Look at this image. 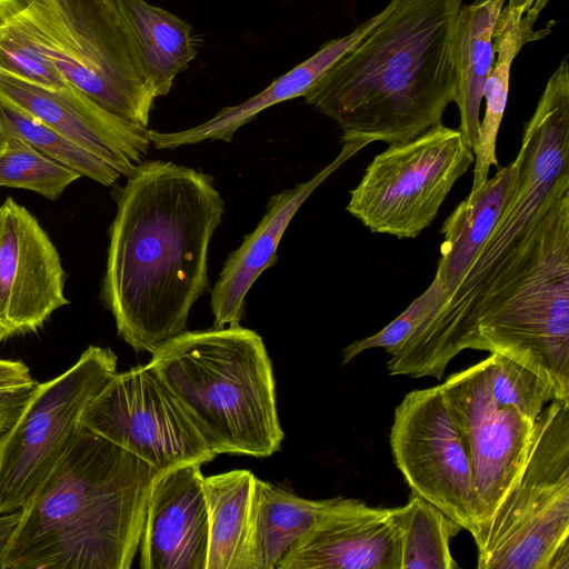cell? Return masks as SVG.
Here are the masks:
<instances>
[{
	"label": "cell",
	"instance_id": "1",
	"mask_svg": "<svg viewBox=\"0 0 569 569\" xmlns=\"http://www.w3.org/2000/svg\"><path fill=\"white\" fill-rule=\"evenodd\" d=\"M117 212L100 298L118 335L153 353L187 328L210 292L209 247L224 202L213 177L164 160H144L116 186Z\"/></svg>",
	"mask_w": 569,
	"mask_h": 569
},
{
	"label": "cell",
	"instance_id": "2",
	"mask_svg": "<svg viewBox=\"0 0 569 569\" xmlns=\"http://www.w3.org/2000/svg\"><path fill=\"white\" fill-rule=\"evenodd\" d=\"M462 0H389L385 17L302 96L341 141L416 138L442 123L457 94L456 20Z\"/></svg>",
	"mask_w": 569,
	"mask_h": 569
},
{
	"label": "cell",
	"instance_id": "3",
	"mask_svg": "<svg viewBox=\"0 0 569 569\" xmlns=\"http://www.w3.org/2000/svg\"><path fill=\"white\" fill-rule=\"evenodd\" d=\"M158 472L80 426L21 508L1 569H129Z\"/></svg>",
	"mask_w": 569,
	"mask_h": 569
},
{
	"label": "cell",
	"instance_id": "4",
	"mask_svg": "<svg viewBox=\"0 0 569 569\" xmlns=\"http://www.w3.org/2000/svg\"><path fill=\"white\" fill-rule=\"evenodd\" d=\"M515 189L457 288L388 361L393 376L441 380L461 350L472 308L550 203L569 189V67L565 56L525 124Z\"/></svg>",
	"mask_w": 569,
	"mask_h": 569
},
{
	"label": "cell",
	"instance_id": "5",
	"mask_svg": "<svg viewBox=\"0 0 569 569\" xmlns=\"http://www.w3.org/2000/svg\"><path fill=\"white\" fill-rule=\"evenodd\" d=\"M461 348L508 357L569 401V189L483 290Z\"/></svg>",
	"mask_w": 569,
	"mask_h": 569
},
{
	"label": "cell",
	"instance_id": "6",
	"mask_svg": "<svg viewBox=\"0 0 569 569\" xmlns=\"http://www.w3.org/2000/svg\"><path fill=\"white\" fill-rule=\"evenodd\" d=\"M150 365L218 456L269 457L284 433L262 338L238 326L179 333Z\"/></svg>",
	"mask_w": 569,
	"mask_h": 569
},
{
	"label": "cell",
	"instance_id": "7",
	"mask_svg": "<svg viewBox=\"0 0 569 569\" xmlns=\"http://www.w3.org/2000/svg\"><path fill=\"white\" fill-rule=\"evenodd\" d=\"M0 19L17 24L68 83L148 128L156 98L139 71L117 0H0Z\"/></svg>",
	"mask_w": 569,
	"mask_h": 569
},
{
	"label": "cell",
	"instance_id": "8",
	"mask_svg": "<svg viewBox=\"0 0 569 569\" xmlns=\"http://www.w3.org/2000/svg\"><path fill=\"white\" fill-rule=\"evenodd\" d=\"M473 540L479 569H549L569 541V401L538 416L519 478Z\"/></svg>",
	"mask_w": 569,
	"mask_h": 569
},
{
	"label": "cell",
	"instance_id": "9",
	"mask_svg": "<svg viewBox=\"0 0 569 569\" xmlns=\"http://www.w3.org/2000/svg\"><path fill=\"white\" fill-rule=\"evenodd\" d=\"M473 162L460 131L441 123L378 153L350 191L346 210L371 232L416 238Z\"/></svg>",
	"mask_w": 569,
	"mask_h": 569
},
{
	"label": "cell",
	"instance_id": "10",
	"mask_svg": "<svg viewBox=\"0 0 569 569\" xmlns=\"http://www.w3.org/2000/svg\"><path fill=\"white\" fill-rule=\"evenodd\" d=\"M110 348L90 346L58 377L39 383L0 441V513L21 509L80 428L89 402L118 372Z\"/></svg>",
	"mask_w": 569,
	"mask_h": 569
},
{
	"label": "cell",
	"instance_id": "11",
	"mask_svg": "<svg viewBox=\"0 0 569 569\" xmlns=\"http://www.w3.org/2000/svg\"><path fill=\"white\" fill-rule=\"evenodd\" d=\"M80 426L160 473L217 456L150 363L117 372L86 407Z\"/></svg>",
	"mask_w": 569,
	"mask_h": 569
},
{
	"label": "cell",
	"instance_id": "12",
	"mask_svg": "<svg viewBox=\"0 0 569 569\" xmlns=\"http://www.w3.org/2000/svg\"><path fill=\"white\" fill-rule=\"evenodd\" d=\"M491 356L440 385L472 470L477 535L492 518L526 463L536 421L491 393Z\"/></svg>",
	"mask_w": 569,
	"mask_h": 569
},
{
	"label": "cell",
	"instance_id": "13",
	"mask_svg": "<svg viewBox=\"0 0 569 569\" xmlns=\"http://www.w3.org/2000/svg\"><path fill=\"white\" fill-rule=\"evenodd\" d=\"M390 447L411 491L475 537L471 465L440 385L405 396L395 409Z\"/></svg>",
	"mask_w": 569,
	"mask_h": 569
},
{
	"label": "cell",
	"instance_id": "14",
	"mask_svg": "<svg viewBox=\"0 0 569 569\" xmlns=\"http://www.w3.org/2000/svg\"><path fill=\"white\" fill-rule=\"evenodd\" d=\"M59 253L37 218L8 197L0 206V342L36 332L69 303Z\"/></svg>",
	"mask_w": 569,
	"mask_h": 569
},
{
	"label": "cell",
	"instance_id": "15",
	"mask_svg": "<svg viewBox=\"0 0 569 569\" xmlns=\"http://www.w3.org/2000/svg\"><path fill=\"white\" fill-rule=\"evenodd\" d=\"M0 102L67 137L124 178L151 146L148 128L113 114L71 84L50 89L0 72Z\"/></svg>",
	"mask_w": 569,
	"mask_h": 569
},
{
	"label": "cell",
	"instance_id": "16",
	"mask_svg": "<svg viewBox=\"0 0 569 569\" xmlns=\"http://www.w3.org/2000/svg\"><path fill=\"white\" fill-rule=\"evenodd\" d=\"M400 562L396 508L337 497L276 569H400Z\"/></svg>",
	"mask_w": 569,
	"mask_h": 569
},
{
	"label": "cell",
	"instance_id": "17",
	"mask_svg": "<svg viewBox=\"0 0 569 569\" xmlns=\"http://www.w3.org/2000/svg\"><path fill=\"white\" fill-rule=\"evenodd\" d=\"M201 465L154 479L139 543L141 569H207L209 513Z\"/></svg>",
	"mask_w": 569,
	"mask_h": 569
},
{
	"label": "cell",
	"instance_id": "18",
	"mask_svg": "<svg viewBox=\"0 0 569 569\" xmlns=\"http://www.w3.org/2000/svg\"><path fill=\"white\" fill-rule=\"evenodd\" d=\"M367 146V142H343L339 154L316 176L268 200L266 214L256 229L243 237L239 248L227 257L210 290L213 328L240 325L247 293L259 276L277 262V248L295 213L331 173Z\"/></svg>",
	"mask_w": 569,
	"mask_h": 569
},
{
	"label": "cell",
	"instance_id": "19",
	"mask_svg": "<svg viewBox=\"0 0 569 569\" xmlns=\"http://www.w3.org/2000/svg\"><path fill=\"white\" fill-rule=\"evenodd\" d=\"M387 11L388 4L350 33L327 41L310 58L274 79L258 94L238 106L221 109L214 117L196 127L173 132L148 129L147 134L151 144L157 149H176L204 140L230 142L234 133L253 120L259 112L279 102L302 97L346 51L385 17Z\"/></svg>",
	"mask_w": 569,
	"mask_h": 569
},
{
	"label": "cell",
	"instance_id": "20",
	"mask_svg": "<svg viewBox=\"0 0 569 569\" xmlns=\"http://www.w3.org/2000/svg\"><path fill=\"white\" fill-rule=\"evenodd\" d=\"M549 1L506 0L496 19L492 32L496 59L485 87L486 108L473 150L475 168L469 194H475L485 184L492 166L500 168L496 142L508 101L511 64L527 43L542 40L551 33L556 24L553 20L536 28Z\"/></svg>",
	"mask_w": 569,
	"mask_h": 569
},
{
	"label": "cell",
	"instance_id": "21",
	"mask_svg": "<svg viewBox=\"0 0 569 569\" xmlns=\"http://www.w3.org/2000/svg\"><path fill=\"white\" fill-rule=\"evenodd\" d=\"M117 2L147 88L154 98L168 94L197 56L191 26L146 0Z\"/></svg>",
	"mask_w": 569,
	"mask_h": 569
},
{
	"label": "cell",
	"instance_id": "22",
	"mask_svg": "<svg viewBox=\"0 0 569 569\" xmlns=\"http://www.w3.org/2000/svg\"><path fill=\"white\" fill-rule=\"evenodd\" d=\"M517 161L500 167L472 196L462 200L443 222V240L435 278L448 297L457 288L492 231L515 189Z\"/></svg>",
	"mask_w": 569,
	"mask_h": 569
},
{
	"label": "cell",
	"instance_id": "23",
	"mask_svg": "<svg viewBox=\"0 0 569 569\" xmlns=\"http://www.w3.org/2000/svg\"><path fill=\"white\" fill-rule=\"evenodd\" d=\"M333 500L305 499L256 477L240 569H276Z\"/></svg>",
	"mask_w": 569,
	"mask_h": 569
},
{
	"label": "cell",
	"instance_id": "24",
	"mask_svg": "<svg viewBox=\"0 0 569 569\" xmlns=\"http://www.w3.org/2000/svg\"><path fill=\"white\" fill-rule=\"evenodd\" d=\"M505 2L506 0H473L470 4L460 7L456 20L455 102L460 117L458 130L472 151L478 141L485 87L495 61L493 27Z\"/></svg>",
	"mask_w": 569,
	"mask_h": 569
},
{
	"label": "cell",
	"instance_id": "25",
	"mask_svg": "<svg viewBox=\"0 0 569 569\" xmlns=\"http://www.w3.org/2000/svg\"><path fill=\"white\" fill-rule=\"evenodd\" d=\"M256 476L236 469L203 478L209 513L207 569H240Z\"/></svg>",
	"mask_w": 569,
	"mask_h": 569
},
{
	"label": "cell",
	"instance_id": "26",
	"mask_svg": "<svg viewBox=\"0 0 569 569\" xmlns=\"http://www.w3.org/2000/svg\"><path fill=\"white\" fill-rule=\"evenodd\" d=\"M401 540L400 569H456L449 542L462 528L439 508L410 492L406 505L396 507Z\"/></svg>",
	"mask_w": 569,
	"mask_h": 569
},
{
	"label": "cell",
	"instance_id": "27",
	"mask_svg": "<svg viewBox=\"0 0 569 569\" xmlns=\"http://www.w3.org/2000/svg\"><path fill=\"white\" fill-rule=\"evenodd\" d=\"M14 136L33 148L106 187L114 186L121 177L108 163L39 120L0 102V138Z\"/></svg>",
	"mask_w": 569,
	"mask_h": 569
},
{
	"label": "cell",
	"instance_id": "28",
	"mask_svg": "<svg viewBox=\"0 0 569 569\" xmlns=\"http://www.w3.org/2000/svg\"><path fill=\"white\" fill-rule=\"evenodd\" d=\"M81 176L14 136L0 138V186L57 200Z\"/></svg>",
	"mask_w": 569,
	"mask_h": 569
},
{
	"label": "cell",
	"instance_id": "29",
	"mask_svg": "<svg viewBox=\"0 0 569 569\" xmlns=\"http://www.w3.org/2000/svg\"><path fill=\"white\" fill-rule=\"evenodd\" d=\"M491 393L498 406L511 405L536 421L552 390L530 369L499 353H491Z\"/></svg>",
	"mask_w": 569,
	"mask_h": 569
},
{
	"label": "cell",
	"instance_id": "30",
	"mask_svg": "<svg viewBox=\"0 0 569 569\" xmlns=\"http://www.w3.org/2000/svg\"><path fill=\"white\" fill-rule=\"evenodd\" d=\"M447 298L439 281L433 278L429 287L389 325L347 346L342 350V363L348 365L361 352L373 348H383L391 356L438 311Z\"/></svg>",
	"mask_w": 569,
	"mask_h": 569
},
{
	"label": "cell",
	"instance_id": "31",
	"mask_svg": "<svg viewBox=\"0 0 569 569\" xmlns=\"http://www.w3.org/2000/svg\"><path fill=\"white\" fill-rule=\"evenodd\" d=\"M0 72L50 89L70 83L13 22L0 19Z\"/></svg>",
	"mask_w": 569,
	"mask_h": 569
},
{
	"label": "cell",
	"instance_id": "32",
	"mask_svg": "<svg viewBox=\"0 0 569 569\" xmlns=\"http://www.w3.org/2000/svg\"><path fill=\"white\" fill-rule=\"evenodd\" d=\"M38 385L23 361L0 359V441L13 428Z\"/></svg>",
	"mask_w": 569,
	"mask_h": 569
},
{
	"label": "cell",
	"instance_id": "33",
	"mask_svg": "<svg viewBox=\"0 0 569 569\" xmlns=\"http://www.w3.org/2000/svg\"><path fill=\"white\" fill-rule=\"evenodd\" d=\"M21 517V509L9 513H0V553L7 547Z\"/></svg>",
	"mask_w": 569,
	"mask_h": 569
},
{
	"label": "cell",
	"instance_id": "34",
	"mask_svg": "<svg viewBox=\"0 0 569 569\" xmlns=\"http://www.w3.org/2000/svg\"><path fill=\"white\" fill-rule=\"evenodd\" d=\"M549 569H569V541L557 550L551 559Z\"/></svg>",
	"mask_w": 569,
	"mask_h": 569
}]
</instances>
